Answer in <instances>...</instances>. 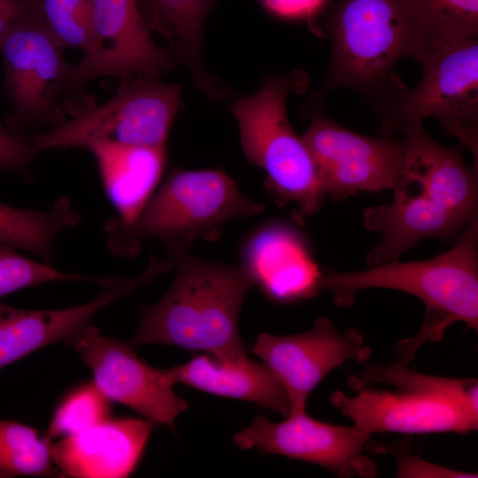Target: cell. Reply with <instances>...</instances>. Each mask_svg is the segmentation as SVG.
Listing matches in <instances>:
<instances>
[{"label":"cell","mask_w":478,"mask_h":478,"mask_svg":"<svg viewBox=\"0 0 478 478\" xmlns=\"http://www.w3.org/2000/svg\"><path fill=\"white\" fill-rule=\"evenodd\" d=\"M418 63L422 75L411 90L402 87L379 97L380 135L391 136L405 124L435 118L468 148L476 163L478 36L443 42Z\"/></svg>","instance_id":"obj_8"},{"label":"cell","mask_w":478,"mask_h":478,"mask_svg":"<svg viewBox=\"0 0 478 478\" xmlns=\"http://www.w3.org/2000/svg\"><path fill=\"white\" fill-rule=\"evenodd\" d=\"M104 192L118 218L134 220L155 192L166 166V147L96 143L90 145Z\"/></svg>","instance_id":"obj_19"},{"label":"cell","mask_w":478,"mask_h":478,"mask_svg":"<svg viewBox=\"0 0 478 478\" xmlns=\"http://www.w3.org/2000/svg\"><path fill=\"white\" fill-rule=\"evenodd\" d=\"M66 344L91 370L94 383L112 401L127 405L156 425L173 428L188 403L173 391L166 369L141 360L126 343L103 335L88 326Z\"/></svg>","instance_id":"obj_14"},{"label":"cell","mask_w":478,"mask_h":478,"mask_svg":"<svg viewBox=\"0 0 478 478\" xmlns=\"http://www.w3.org/2000/svg\"><path fill=\"white\" fill-rule=\"evenodd\" d=\"M64 50L42 16L20 23L0 40L3 89L11 106L4 126L11 132L50 129L66 120L58 100L66 95L72 65Z\"/></svg>","instance_id":"obj_10"},{"label":"cell","mask_w":478,"mask_h":478,"mask_svg":"<svg viewBox=\"0 0 478 478\" xmlns=\"http://www.w3.org/2000/svg\"><path fill=\"white\" fill-rule=\"evenodd\" d=\"M265 209L221 171L174 168L134 220L126 223L111 218L103 227L110 251L133 258L145 239H158L165 247L189 248L198 239H217L227 222L258 215Z\"/></svg>","instance_id":"obj_6"},{"label":"cell","mask_w":478,"mask_h":478,"mask_svg":"<svg viewBox=\"0 0 478 478\" xmlns=\"http://www.w3.org/2000/svg\"><path fill=\"white\" fill-rule=\"evenodd\" d=\"M157 277V270L148 266L139 275L119 277L91 301L63 309L23 310L0 303V369L51 343L66 344L100 311Z\"/></svg>","instance_id":"obj_16"},{"label":"cell","mask_w":478,"mask_h":478,"mask_svg":"<svg viewBox=\"0 0 478 478\" xmlns=\"http://www.w3.org/2000/svg\"><path fill=\"white\" fill-rule=\"evenodd\" d=\"M165 248L174 280L156 304L140 306L138 327L125 343L203 351L228 364L249 358L239 332L241 308L255 284L249 271L199 258L182 246Z\"/></svg>","instance_id":"obj_2"},{"label":"cell","mask_w":478,"mask_h":478,"mask_svg":"<svg viewBox=\"0 0 478 478\" xmlns=\"http://www.w3.org/2000/svg\"><path fill=\"white\" fill-rule=\"evenodd\" d=\"M399 129L405 155L393 199L362 212L366 227L382 234L381 242L366 256L369 267L398 260L425 238L454 241L477 218V171L465 165L463 145L437 143L422 121Z\"/></svg>","instance_id":"obj_1"},{"label":"cell","mask_w":478,"mask_h":478,"mask_svg":"<svg viewBox=\"0 0 478 478\" xmlns=\"http://www.w3.org/2000/svg\"><path fill=\"white\" fill-rule=\"evenodd\" d=\"M421 19L430 50L443 42L478 36V0H408Z\"/></svg>","instance_id":"obj_24"},{"label":"cell","mask_w":478,"mask_h":478,"mask_svg":"<svg viewBox=\"0 0 478 478\" xmlns=\"http://www.w3.org/2000/svg\"><path fill=\"white\" fill-rule=\"evenodd\" d=\"M181 86L141 74L120 81L115 95L62 124L34 135L18 133L40 152L50 149L87 150L96 143L166 147L181 104Z\"/></svg>","instance_id":"obj_9"},{"label":"cell","mask_w":478,"mask_h":478,"mask_svg":"<svg viewBox=\"0 0 478 478\" xmlns=\"http://www.w3.org/2000/svg\"><path fill=\"white\" fill-rule=\"evenodd\" d=\"M378 452L390 453L396 460V475L402 478H476L477 474L436 465L408 453L403 447L384 445L373 446Z\"/></svg>","instance_id":"obj_28"},{"label":"cell","mask_w":478,"mask_h":478,"mask_svg":"<svg viewBox=\"0 0 478 478\" xmlns=\"http://www.w3.org/2000/svg\"><path fill=\"white\" fill-rule=\"evenodd\" d=\"M455 245L423 261L398 260L365 271L323 273L319 291L333 294L335 305H351L359 290L388 289L411 294L426 306L424 321L412 338L422 345L440 341L445 329L461 321L478 328V220L459 234Z\"/></svg>","instance_id":"obj_5"},{"label":"cell","mask_w":478,"mask_h":478,"mask_svg":"<svg viewBox=\"0 0 478 478\" xmlns=\"http://www.w3.org/2000/svg\"><path fill=\"white\" fill-rule=\"evenodd\" d=\"M42 19L55 37L66 48L83 51L92 37L93 0H41Z\"/></svg>","instance_id":"obj_27"},{"label":"cell","mask_w":478,"mask_h":478,"mask_svg":"<svg viewBox=\"0 0 478 478\" xmlns=\"http://www.w3.org/2000/svg\"><path fill=\"white\" fill-rule=\"evenodd\" d=\"M81 220L67 197H59L49 211L19 209L0 202V244L32 252L51 265L57 236Z\"/></svg>","instance_id":"obj_21"},{"label":"cell","mask_w":478,"mask_h":478,"mask_svg":"<svg viewBox=\"0 0 478 478\" xmlns=\"http://www.w3.org/2000/svg\"><path fill=\"white\" fill-rule=\"evenodd\" d=\"M150 29L165 36L176 56L200 71V48L204 21L211 0H137Z\"/></svg>","instance_id":"obj_22"},{"label":"cell","mask_w":478,"mask_h":478,"mask_svg":"<svg viewBox=\"0 0 478 478\" xmlns=\"http://www.w3.org/2000/svg\"><path fill=\"white\" fill-rule=\"evenodd\" d=\"M50 443L34 428L0 419V478L64 477L51 459Z\"/></svg>","instance_id":"obj_23"},{"label":"cell","mask_w":478,"mask_h":478,"mask_svg":"<svg viewBox=\"0 0 478 478\" xmlns=\"http://www.w3.org/2000/svg\"><path fill=\"white\" fill-rule=\"evenodd\" d=\"M243 266L270 298L291 303L318 293L322 274L302 236L284 224L257 231L243 250Z\"/></svg>","instance_id":"obj_18"},{"label":"cell","mask_w":478,"mask_h":478,"mask_svg":"<svg viewBox=\"0 0 478 478\" xmlns=\"http://www.w3.org/2000/svg\"><path fill=\"white\" fill-rule=\"evenodd\" d=\"M41 0H0V40L20 23L41 16Z\"/></svg>","instance_id":"obj_30"},{"label":"cell","mask_w":478,"mask_h":478,"mask_svg":"<svg viewBox=\"0 0 478 478\" xmlns=\"http://www.w3.org/2000/svg\"><path fill=\"white\" fill-rule=\"evenodd\" d=\"M327 33L331 58L305 111L316 110L335 89L379 97L404 87L393 75L403 58L417 62L430 50L423 23L408 0H338Z\"/></svg>","instance_id":"obj_4"},{"label":"cell","mask_w":478,"mask_h":478,"mask_svg":"<svg viewBox=\"0 0 478 478\" xmlns=\"http://www.w3.org/2000/svg\"><path fill=\"white\" fill-rule=\"evenodd\" d=\"M371 436L355 425L317 420L304 410L290 412L281 422L257 415L233 440L241 450L255 448L263 454L313 463L337 477L374 478L378 468L364 453Z\"/></svg>","instance_id":"obj_13"},{"label":"cell","mask_w":478,"mask_h":478,"mask_svg":"<svg viewBox=\"0 0 478 478\" xmlns=\"http://www.w3.org/2000/svg\"><path fill=\"white\" fill-rule=\"evenodd\" d=\"M137 0H93L92 37L80 62L72 66L66 100L99 76L120 81L138 73L158 77L173 58L154 42Z\"/></svg>","instance_id":"obj_12"},{"label":"cell","mask_w":478,"mask_h":478,"mask_svg":"<svg viewBox=\"0 0 478 478\" xmlns=\"http://www.w3.org/2000/svg\"><path fill=\"white\" fill-rule=\"evenodd\" d=\"M328 0H262L266 8L284 19H305L315 15Z\"/></svg>","instance_id":"obj_31"},{"label":"cell","mask_w":478,"mask_h":478,"mask_svg":"<svg viewBox=\"0 0 478 478\" xmlns=\"http://www.w3.org/2000/svg\"><path fill=\"white\" fill-rule=\"evenodd\" d=\"M110 406L94 382L81 384L58 405L45 436L53 441L85 430L110 418Z\"/></svg>","instance_id":"obj_25"},{"label":"cell","mask_w":478,"mask_h":478,"mask_svg":"<svg viewBox=\"0 0 478 478\" xmlns=\"http://www.w3.org/2000/svg\"><path fill=\"white\" fill-rule=\"evenodd\" d=\"M306 82L297 71L267 78L258 92L232 107L246 158L266 173L275 192L293 202L303 216L315 213L324 197L312 156L287 116L289 94Z\"/></svg>","instance_id":"obj_7"},{"label":"cell","mask_w":478,"mask_h":478,"mask_svg":"<svg viewBox=\"0 0 478 478\" xmlns=\"http://www.w3.org/2000/svg\"><path fill=\"white\" fill-rule=\"evenodd\" d=\"M117 277H93L59 271L51 265L25 258L0 244V298L24 288L55 281H89L105 287Z\"/></svg>","instance_id":"obj_26"},{"label":"cell","mask_w":478,"mask_h":478,"mask_svg":"<svg viewBox=\"0 0 478 478\" xmlns=\"http://www.w3.org/2000/svg\"><path fill=\"white\" fill-rule=\"evenodd\" d=\"M173 383H182L220 397L253 402L284 415L289 403L281 382L264 364L250 358L237 364L218 361L211 354L166 368Z\"/></svg>","instance_id":"obj_20"},{"label":"cell","mask_w":478,"mask_h":478,"mask_svg":"<svg viewBox=\"0 0 478 478\" xmlns=\"http://www.w3.org/2000/svg\"><path fill=\"white\" fill-rule=\"evenodd\" d=\"M40 151L0 123V170L30 180L29 165Z\"/></svg>","instance_id":"obj_29"},{"label":"cell","mask_w":478,"mask_h":478,"mask_svg":"<svg viewBox=\"0 0 478 478\" xmlns=\"http://www.w3.org/2000/svg\"><path fill=\"white\" fill-rule=\"evenodd\" d=\"M303 135L323 197L341 200L359 191L392 189L405 162L404 140L349 130L319 110Z\"/></svg>","instance_id":"obj_11"},{"label":"cell","mask_w":478,"mask_h":478,"mask_svg":"<svg viewBox=\"0 0 478 478\" xmlns=\"http://www.w3.org/2000/svg\"><path fill=\"white\" fill-rule=\"evenodd\" d=\"M155 425L146 419L108 418L50 441V457L64 477H127L137 466Z\"/></svg>","instance_id":"obj_17"},{"label":"cell","mask_w":478,"mask_h":478,"mask_svg":"<svg viewBox=\"0 0 478 478\" xmlns=\"http://www.w3.org/2000/svg\"><path fill=\"white\" fill-rule=\"evenodd\" d=\"M353 396L335 391L330 402L369 433L468 434L478 429L474 378L430 375L393 362L367 365L349 378Z\"/></svg>","instance_id":"obj_3"},{"label":"cell","mask_w":478,"mask_h":478,"mask_svg":"<svg viewBox=\"0 0 478 478\" xmlns=\"http://www.w3.org/2000/svg\"><path fill=\"white\" fill-rule=\"evenodd\" d=\"M252 351L283 385L289 412L305 410L310 394L332 370L349 360L366 363L372 354L358 329L340 331L326 317L317 318L305 333L261 334Z\"/></svg>","instance_id":"obj_15"}]
</instances>
